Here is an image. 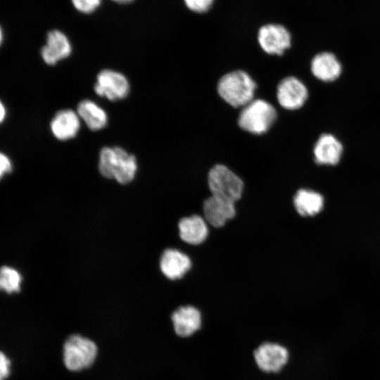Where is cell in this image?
<instances>
[{
  "label": "cell",
  "instance_id": "cell-9",
  "mask_svg": "<svg viewBox=\"0 0 380 380\" xmlns=\"http://www.w3.org/2000/svg\"><path fill=\"white\" fill-rule=\"evenodd\" d=\"M255 361L265 372H277L287 363L289 351L281 345L266 342L254 351Z\"/></svg>",
  "mask_w": 380,
  "mask_h": 380
},
{
  "label": "cell",
  "instance_id": "cell-19",
  "mask_svg": "<svg viewBox=\"0 0 380 380\" xmlns=\"http://www.w3.org/2000/svg\"><path fill=\"white\" fill-rule=\"evenodd\" d=\"M293 204L298 214L302 216H312L323 208L324 198L314 191L301 189L294 196Z\"/></svg>",
  "mask_w": 380,
  "mask_h": 380
},
{
  "label": "cell",
  "instance_id": "cell-13",
  "mask_svg": "<svg viewBox=\"0 0 380 380\" xmlns=\"http://www.w3.org/2000/svg\"><path fill=\"white\" fill-rule=\"evenodd\" d=\"M191 267V260L189 257L177 249L167 248L160 257V270L171 280L182 278Z\"/></svg>",
  "mask_w": 380,
  "mask_h": 380
},
{
  "label": "cell",
  "instance_id": "cell-14",
  "mask_svg": "<svg viewBox=\"0 0 380 380\" xmlns=\"http://www.w3.org/2000/svg\"><path fill=\"white\" fill-rule=\"evenodd\" d=\"M171 319L175 333L182 337L191 336L200 329L202 322L201 312L191 305L177 308Z\"/></svg>",
  "mask_w": 380,
  "mask_h": 380
},
{
  "label": "cell",
  "instance_id": "cell-26",
  "mask_svg": "<svg viewBox=\"0 0 380 380\" xmlns=\"http://www.w3.org/2000/svg\"><path fill=\"white\" fill-rule=\"evenodd\" d=\"M115 2H117L118 4H128L132 2L133 0H112Z\"/></svg>",
  "mask_w": 380,
  "mask_h": 380
},
{
  "label": "cell",
  "instance_id": "cell-16",
  "mask_svg": "<svg viewBox=\"0 0 380 380\" xmlns=\"http://www.w3.org/2000/svg\"><path fill=\"white\" fill-rule=\"evenodd\" d=\"M178 229L180 239L191 245L202 243L208 235L205 220L198 215L180 219Z\"/></svg>",
  "mask_w": 380,
  "mask_h": 380
},
{
  "label": "cell",
  "instance_id": "cell-20",
  "mask_svg": "<svg viewBox=\"0 0 380 380\" xmlns=\"http://www.w3.org/2000/svg\"><path fill=\"white\" fill-rule=\"evenodd\" d=\"M21 276L18 271L9 267H3L0 274V286L7 293L18 292L20 289Z\"/></svg>",
  "mask_w": 380,
  "mask_h": 380
},
{
  "label": "cell",
  "instance_id": "cell-8",
  "mask_svg": "<svg viewBox=\"0 0 380 380\" xmlns=\"http://www.w3.org/2000/svg\"><path fill=\"white\" fill-rule=\"evenodd\" d=\"M261 49L271 55H282L291 46V37L289 31L282 25L267 24L262 26L258 34Z\"/></svg>",
  "mask_w": 380,
  "mask_h": 380
},
{
  "label": "cell",
  "instance_id": "cell-10",
  "mask_svg": "<svg viewBox=\"0 0 380 380\" xmlns=\"http://www.w3.org/2000/svg\"><path fill=\"white\" fill-rule=\"evenodd\" d=\"M204 219L215 228L223 227L236 215L235 203L210 196L203 204Z\"/></svg>",
  "mask_w": 380,
  "mask_h": 380
},
{
  "label": "cell",
  "instance_id": "cell-2",
  "mask_svg": "<svg viewBox=\"0 0 380 380\" xmlns=\"http://www.w3.org/2000/svg\"><path fill=\"white\" fill-rule=\"evenodd\" d=\"M256 88L250 75L241 70L224 75L217 86L220 96L234 108H243L253 101Z\"/></svg>",
  "mask_w": 380,
  "mask_h": 380
},
{
  "label": "cell",
  "instance_id": "cell-11",
  "mask_svg": "<svg viewBox=\"0 0 380 380\" xmlns=\"http://www.w3.org/2000/svg\"><path fill=\"white\" fill-rule=\"evenodd\" d=\"M72 47L68 37L61 31L53 30L46 35V44L41 49V56L49 65H56L59 61L68 58Z\"/></svg>",
  "mask_w": 380,
  "mask_h": 380
},
{
  "label": "cell",
  "instance_id": "cell-23",
  "mask_svg": "<svg viewBox=\"0 0 380 380\" xmlns=\"http://www.w3.org/2000/svg\"><path fill=\"white\" fill-rule=\"evenodd\" d=\"M11 362L6 355L1 352L0 355V380H4L10 373Z\"/></svg>",
  "mask_w": 380,
  "mask_h": 380
},
{
  "label": "cell",
  "instance_id": "cell-15",
  "mask_svg": "<svg viewBox=\"0 0 380 380\" xmlns=\"http://www.w3.org/2000/svg\"><path fill=\"white\" fill-rule=\"evenodd\" d=\"M50 127L53 136L61 141L74 138L80 127L79 115L70 109L59 110L51 120Z\"/></svg>",
  "mask_w": 380,
  "mask_h": 380
},
{
  "label": "cell",
  "instance_id": "cell-1",
  "mask_svg": "<svg viewBox=\"0 0 380 380\" xmlns=\"http://www.w3.org/2000/svg\"><path fill=\"white\" fill-rule=\"evenodd\" d=\"M100 173L106 178L115 179L125 184L133 180L137 170V162L133 154L119 146L103 147L99 160Z\"/></svg>",
  "mask_w": 380,
  "mask_h": 380
},
{
  "label": "cell",
  "instance_id": "cell-18",
  "mask_svg": "<svg viewBox=\"0 0 380 380\" xmlns=\"http://www.w3.org/2000/svg\"><path fill=\"white\" fill-rule=\"evenodd\" d=\"M77 110L79 117L93 131L103 129L108 123V115L106 111L92 101H82L78 104Z\"/></svg>",
  "mask_w": 380,
  "mask_h": 380
},
{
  "label": "cell",
  "instance_id": "cell-12",
  "mask_svg": "<svg viewBox=\"0 0 380 380\" xmlns=\"http://www.w3.org/2000/svg\"><path fill=\"white\" fill-rule=\"evenodd\" d=\"M343 145L331 134H323L317 140L313 155L315 161L319 165H336L343 153Z\"/></svg>",
  "mask_w": 380,
  "mask_h": 380
},
{
  "label": "cell",
  "instance_id": "cell-25",
  "mask_svg": "<svg viewBox=\"0 0 380 380\" xmlns=\"http://www.w3.org/2000/svg\"><path fill=\"white\" fill-rule=\"evenodd\" d=\"M6 115V110L3 105V103H1V121L2 122L4 120V118Z\"/></svg>",
  "mask_w": 380,
  "mask_h": 380
},
{
  "label": "cell",
  "instance_id": "cell-3",
  "mask_svg": "<svg viewBox=\"0 0 380 380\" xmlns=\"http://www.w3.org/2000/svg\"><path fill=\"white\" fill-rule=\"evenodd\" d=\"M277 117V110L270 103L263 99H253L242 108L238 125L246 132L260 135L270 129Z\"/></svg>",
  "mask_w": 380,
  "mask_h": 380
},
{
  "label": "cell",
  "instance_id": "cell-5",
  "mask_svg": "<svg viewBox=\"0 0 380 380\" xmlns=\"http://www.w3.org/2000/svg\"><path fill=\"white\" fill-rule=\"evenodd\" d=\"M97 355L96 343L81 335L73 334L63 346V362L69 370L77 372L91 366Z\"/></svg>",
  "mask_w": 380,
  "mask_h": 380
},
{
  "label": "cell",
  "instance_id": "cell-6",
  "mask_svg": "<svg viewBox=\"0 0 380 380\" xmlns=\"http://www.w3.org/2000/svg\"><path fill=\"white\" fill-rule=\"evenodd\" d=\"M94 91L97 95L111 101L123 99L129 92V84L122 73L106 69L101 70L96 77Z\"/></svg>",
  "mask_w": 380,
  "mask_h": 380
},
{
  "label": "cell",
  "instance_id": "cell-24",
  "mask_svg": "<svg viewBox=\"0 0 380 380\" xmlns=\"http://www.w3.org/2000/svg\"><path fill=\"white\" fill-rule=\"evenodd\" d=\"M0 160H1L0 174H1V177H3L4 174L8 173L11 171L12 165L8 157L4 153H1Z\"/></svg>",
  "mask_w": 380,
  "mask_h": 380
},
{
  "label": "cell",
  "instance_id": "cell-4",
  "mask_svg": "<svg viewBox=\"0 0 380 380\" xmlns=\"http://www.w3.org/2000/svg\"><path fill=\"white\" fill-rule=\"evenodd\" d=\"M208 184L212 196L234 203L241 198L244 188L242 179L222 164L209 170Z\"/></svg>",
  "mask_w": 380,
  "mask_h": 380
},
{
  "label": "cell",
  "instance_id": "cell-17",
  "mask_svg": "<svg viewBox=\"0 0 380 380\" xmlns=\"http://www.w3.org/2000/svg\"><path fill=\"white\" fill-rule=\"evenodd\" d=\"M310 69L312 75L323 82L336 80L342 72L341 63L330 52H322L315 55L312 59Z\"/></svg>",
  "mask_w": 380,
  "mask_h": 380
},
{
  "label": "cell",
  "instance_id": "cell-7",
  "mask_svg": "<svg viewBox=\"0 0 380 380\" xmlns=\"http://www.w3.org/2000/svg\"><path fill=\"white\" fill-rule=\"evenodd\" d=\"M308 98V91L306 86L296 77H286L277 85L278 103L286 110H293L301 108Z\"/></svg>",
  "mask_w": 380,
  "mask_h": 380
},
{
  "label": "cell",
  "instance_id": "cell-22",
  "mask_svg": "<svg viewBox=\"0 0 380 380\" xmlns=\"http://www.w3.org/2000/svg\"><path fill=\"white\" fill-rule=\"evenodd\" d=\"M186 6L192 11L203 13L211 6L213 0H184Z\"/></svg>",
  "mask_w": 380,
  "mask_h": 380
},
{
  "label": "cell",
  "instance_id": "cell-21",
  "mask_svg": "<svg viewBox=\"0 0 380 380\" xmlns=\"http://www.w3.org/2000/svg\"><path fill=\"white\" fill-rule=\"evenodd\" d=\"M101 0H71L75 8L80 12L91 13L100 5Z\"/></svg>",
  "mask_w": 380,
  "mask_h": 380
}]
</instances>
